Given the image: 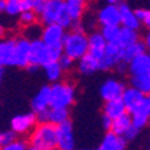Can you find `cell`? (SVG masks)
I'll use <instances>...</instances> for the list:
<instances>
[{
  "label": "cell",
  "instance_id": "obj_1",
  "mask_svg": "<svg viewBox=\"0 0 150 150\" xmlns=\"http://www.w3.org/2000/svg\"><path fill=\"white\" fill-rule=\"evenodd\" d=\"M78 24L79 22L72 24V30L66 34L62 46L63 54L71 56L75 60H79L88 52V35L84 34L82 27Z\"/></svg>",
  "mask_w": 150,
  "mask_h": 150
},
{
  "label": "cell",
  "instance_id": "obj_2",
  "mask_svg": "<svg viewBox=\"0 0 150 150\" xmlns=\"http://www.w3.org/2000/svg\"><path fill=\"white\" fill-rule=\"evenodd\" d=\"M28 142L30 146L38 147L40 150H51L54 147H58L56 125L51 122H39L31 131Z\"/></svg>",
  "mask_w": 150,
  "mask_h": 150
},
{
  "label": "cell",
  "instance_id": "obj_3",
  "mask_svg": "<svg viewBox=\"0 0 150 150\" xmlns=\"http://www.w3.org/2000/svg\"><path fill=\"white\" fill-rule=\"evenodd\" d=\"M63 54L62 47H51L47 46L40 38L31 40V55H30V63L43 67L44 64L50 62L59 60Z\"/></svg>",
  "mask_w": 150,
  "mask_h": 150
},
{
  "label": "cell",
  "instance_id": "obj_4",
  "mask_svg": "<svg viewBox=\"0 0 150 150\" xmlns=\"http://www.w3.org/2000/svg\"><path fill=\"white\" fill-rule=\"evenodd\" d=\"M75 100V87L69 82H55L51 86V107L70 109Z\"/></svg>",
  "mask_w": 150,
  "mask_h": 150
},
{
  "label": "cell",
  "instance_id": "obj_5",
  "mask_svg": "<svg viewBox=\"0 0 150 150\" xmlns=\"http://www.w3.org/2000/svg\"><path fill=\"white\" fill-rule=\"evenodd\" d=\"M66 12H67L66 0H47L44 9L39 15V23L44 25L59 23V20Z\"/></svg>",
  "mask_w": 150,
  "mask_h": 150
},
{
  "label": "cell",
  "instance_id": "obj_6",
  "mask_svg": "<svg viewBox=\"0 0 150 150\" xmlns=\"http://www.w3.org/2000/svg\"><path fill=\"white\" fill-rule=\"evenodd\" d=\"M36 125H38V117L34 111L19 114V115H15L11 119V129L18 135L31 134V131L34 130Z\"/></svg>",
  "mask_w": 150,
  "mask_h": 150
},
{
  "label": "cell",
  "instance_id": "obj_7",
  "mask_svg": "<svg viewBox=\"0 0 150 150\" xmlns=\"http://www.w3.org/2000/svg\"><path fill=\"white\" fill-rule=\"evenodd\" d=\"M30 55H31V40L25 36L18 38L15 42L12 66L27 69V66L30 64Z\"/></svg>",
  "mask_w": 150,
  "mask_h": 150
},
{
  "label": "cell",
  "instance_id": "obj_8",
  "mask_svg": "<svg viewBox=\"0 0 150 150\" xmlns=\"http://www.w3.org/2000/svg\"><path fill=\"white\" fill-rule=\"evenodd\" d=\"M66 28L63 25L58 24V23H52V24H46L43 27L40 39L51 47H62L63 40L66 38Z\"/></svg>",
  "mask_w": 150,
  "mask_h": 150
},
{
  "label": "cell",
  "instance_id": "obj_9",
  "mask_svg": "<svg viewBox=\"0 0 150 150\" xmlns=\"http://www.w3.org/2000/svg\"><path fill=\"white\" fill-rule=\"evenodd\" d=\"M58 147L62 150H75V134L71 121H66L56 126Z\"/></svg>",
  "mask_w": 150,
  "mask_h": 150
},
{
  "label": "cell",
  "instance_id": "obj_10",
  "mask_svg": "<svg viewBox=\"0 0 150 150\" xmlns=\"http://www.w3.org/2000/svg\"><path fill=\"white\" fill-rule=\"evenodd\" d=\"M125 88H126V86L123 82H121L119 79L109 78L103 82L99 88L100 98L103 100H111V99L122 98V94H123Z\"/></svg>",
  "mask_w": 150,
  "mask_h": 150
},
{
  "label": "cell",
  "instance_id": "obj_11",
  "mask_svg": "<svg viewBox=\"0 0 150 150\" xmlns=\"http://www.w3.org/2000/svg\"><path fill=\"white\" fill-rule=\"evenodd\" d=\"M98 23L102 25H117L121 24V12L119 4L109 3L99 9L98 12Z\"/></svg>",
  "mask_w": 150,
  "mask_h": 150
},
{
  "label": "cell",
  "instance_id": "obj_12",
  "mask_svg": "<svg viewBox=\"0 0 150 150\" xmlns=\"http://www.w3.org/2000/svg\"><path fill=\"white\" fill-rule=\"evenodd\" d=\"M146 98H147L146 94H144L142 91L135 88L134 86L126 87L123 94H122V100L125 103L127 112H131L133 110L137 109L138 106H141V105L146 100Z\"/></svg>",
  "mask_w": 150,
  "mask_h": 150
},
{
  "label": "cell",
  "instance_id": "obj_13",
  "mask_svg": "<svg viewBox=\"0 0 150 150\" xmlns=\"http://www.w3.org/2000/svg\"><path fill=\"white\" fill-rule=\"evenodd\" d=\"M51 107V86H43L31 99V111L39 114Z\"/></svg>",
  "mask_w": 150,
  "mask_h": 150
},
{
  "label": "cell",
  "instance_id": "obj_14",
  "mask_svg": "<svg viewBox=\"0 0 150 150\" xmlns=\"http://www.w3.org/2000/svg\"><path fill=\"white\" fill-rule=\"evenodd\" d=\"M126 146H127V141L123 135L115 134L109 130L103 137L98 150H126Z\"/></svg>",
  "mask_w": 150,
  "mask_h": 150
},
{
  "label": "cell",
  "instance_id": "obj_15",
  "mask_svg": "<svg viewBox=\"0 0 150 150\" xmlns=\"http://www.w3.org/2000/svg\"><path fill=\"white\" fill-rule=\"evenodd\" d=\"M130 75H142L150 72V54L142 52L127 63Z\"/></svg>",
  "mask_w": 150,
  "mask_h": 150
},
{
  "label": "cell",
  "instance_id": "obj_16",
  "mask_svg": "<svg viewBox=\"0 0 150 150\" xmlns=\"http://www.w3.org/2000/svg\"><path fill=\"white\" fill-rule=\"evenodd\" d=\"M107 46V40L102 35V32H93L88 35V52L93 56L100 59L105 55V50Z\"/></svg>",
  "mask_w": 150,
  "mask_h": 150
},
{
  "label": "cell",
  "instance_id": "obj_17",
  "mask_svg": "<svg viewBox=\"0 0 150 150\" xmlns=\"http://www.w3.org/2000/svg\"><path fill=\"white\" fill-rule=\"evenodd\" d=\"M119 12H121V25L122 27L138 30L139 25L142 24L141 20L138 19L135 11H133L126 3H119Z\"/></svg>",
  "mask_w": 150,
  "mask_h": 150
},
{
  "label": "cell",
  "instance_id": "obj_18",
  "mask_svg": "<svg viewBox=\"0 0 150 150\" xmlns=\"http://www.w3.org/2000/svg\"><path fill=\"white\" fill-rule=\"evenodd\" d=\"M130 115H131L133 125L138 129H144L149 123L150 122V107H149L147 98L141 106H138L137 109L130 112Z\"/></svg>",
  "mask_w": 150,
  "mask_h": 150
},
{
  "label": "cell",
  "instance_id": "obj_19",
  "mask_svg": "<svg viewBox=\"0 0 150 150\" xmlns=\"http://www.w3.org/2000/svg\"><path fill=\"white\" fill-rule=\"evenodd\" d=\"M125 112H127L126 106L122 98L118 99H111V100H105V106H103V114L114 121V119L119 118L121 115H123Z\"/></svg>",
  "mask_w": 150,
  "mask_h": 150
},
{
  "label": "cell",
  "instance_id": "obj_20",
  "mask_svg": "<svg viewBox=\"0 0 150 150\" xmlns=\"http://www.w3.org/2000/svg\"><path fill=\"white\" fill-rule=\"evenodd\" d=\"M76 62H78L76 69H78V71L82 75H91L99 70V59L93 56L90 52H87L84 56H82L81 59L76 60Z\"/></svg>",
  "mask_w": 150,
  "mask_h": 150
},
{
  "label": "cell",
  "instance_id": "obj_21",
  "mask_svg": "<svg viewBox=\"0 0 150 150\" xmlns=\"http://www.w3.org/2000/svg\"><path fill=\"white\" fill-rule=\"evenodd\" d=\"M16 39L0 40V63L1 66H12Z\"/></svg>",
  "mask_w": 150,
  "mask_h": 150
},
{
  "label": "cell",
  "instance_id": "obj_22",
  "mask_svg": "<svg viewBox=\"0 0 150 150\" xmlns=\"http://www.w3.org/2000/svg\"><path fill=\"white\" fill-rule=\"evenodd\" d=\"M66 9L71 16L72 22L78 23L86 9V0H66Z\"/></svg>",
  "mask_w": 150,
  "mask_h": 150
},
{
  "label": "cell",
  "instance_id": "obj_23",
  "mask_svg": "<svg viewBox=\"0 0 150 150\" xmlns=\"http://www.w3.org/2000/svg\"><path fill=\"white\" fill-rule=\"evenodd\" d=\"M146 44L145 42H135L134 44H130L127 47H123L122 48V62L129 63L131 59H134L135 56H138L139 54L146 52Z\"/></svg>",
  "mask_w": 150,
  "mask_h": 150
},
{
  "label": "cell",
  "instance_id": "obj_24",
  "mask_svg": "<svg viewBox=\"0 0 150 150\" xmlns=\"http://www.w3.org/2000/svg\"><path fill=\"white\" fill-rule=\"evenodd\" d=\"M133 126V121H131V115L130 112H125L123 115H121L119 118L114 119L111 123V129L110 130L115 134L119 135H125V133L129 129Z\"/></svg>",
  "mask_w": 150,
  "mask_h": 150
},
{
  "label": "cell",
  "instance_id": "obj_25",
  "mask_svg": "<svg viewBox=\"0 0 150 150\" xmlns=\"http://www.w3.org/2000/svg\"><path fill=\"white\" fill-rule=\"evenodd\" d=\"M43 71H44V75L46 78L51 82V83H55V82H59L63 76V70L60 67L59 62L55 60V62H50L47 64L43 66Z\"/></svg>",
  "mask_w": 150,
  "mask_h": 150
},
{
  "label": "cell",
  "instance_id": "obj_26",
  "mask_svg": "<svg viewBox=\"0 0 150 150\" xmlns=\"http://www.w3.org/2000/svg\"><path fill=\"white\" fill-rule=\"evenodd\" d=\"M70 119V110L66 107H50L48 109V122L54 125H60Z\"/></svg>",
  "mask_w": 150,
  "mask_h": 150
},
{
  "label": "cell",
  "instance_id": "obj_27",
  "mask_svg": "<svg viewBox=\"0 0 150 150\" xmlns=\"http://www.w3.org/2000/svg\"><path fill=\"white\" fill-rule=\"evenodd\" d=\"M139 40V35H138V30H133V28H127V27H122L121 30V35H119V40L118 44L123 48L127 47L130 44H134L135 42Z\"/></svg>",
  "mask_w": 150,
  "mask_h": 150
},
{
  "label": "cell",
  "instance_id": "obj_28",
  "mask_svg": "<svg viewBox=\"0 0 150 150\" xmlns=\"http://www.w3.org/2000/svg\"><path fill=\"white\" fill-rule=\"evenodd\" d=\"M130 84L142 91L144 94L149 95L150 94V72L149 74H142V75H131Z\"/></svg>",
  "mask_w": 150,
  "mask_h": 150
},
{
  "label": "cell",
  "instance_id": "obj_29",
  "mask_svg": "<svg viewBox=\"0 0 150 150\" xmlns=\"http://www.w3.org/2000/svg\"><path fill=\"white\" fill-rule=\"evenodd\" d=\"M122 25H102L100 32L105 36V39L107 40V43H118L119 40V35H121Z\"/></svg>",
  "mask_w": 150,
  "mask_h": 150
},
{
  "label": "cell",
  "instance_id": "obj_30",
  "mask_svg": "<svg viewBox=\"0 0 150 150\" xmlns=\"http://www.w3.org/2000/svg\"><path fill=\"white\" fill-rule=\"evenodd\" d=\"M122 62L121 58L118 56H112V55H105L99 59V70L100 71H110V70H114L118 67V64Z\"/></svg>",
  "mask_w": 150,
  "mask_h": 150
},
{
  "label": "cell",
  "instance_id": "obj_31",
  "mask_svg": "<svg viewBox=\"0 0 150 150\" xmlns=\"http://www.w3.org/2000/svg\"><path fill=\"white\" fill-rule=\"evenodd\" d=\"M38 22H39V15L35 12L34 9L23 11V12L19 15V23H20L22 27H28V25H32Z\"/></svg>",
  "mask_w": 150,
  "mask_h": 150
},
{
  "label": "cell",
  "instance_id": "obj_32",
  "mask_svg": "<svg viewBox=\"0 0 150 150\" xmlns=\"http://www.w3.org/2000/svg\"><path fill=\"white\" fill-rule=\"evenodd\" d=\"M23 12L22 0H6V13L9 16H19Z\"/></svg>",
  "mask_w": 150,
  "mask_h": 150
},
{
  "label": "cell",
  "instance_id": "obj_33",
  "mask_svg": "<svg viewBox=\"0 0 150 150\" xmlns=\"http://www.w3.org/2000/svg\"><path fill=\"white\" fill-rule=\"evenodd\" d=\"M47 0H22L23 3V11L27 9H34L38 15H40L42 11L44 9Z\"/></svg>",
  "mask_w": 150,
  "mask_h": 150
},
{
  "label": "cell",
  "instance_id": "obj_34",
  "mask_svg": "<svg viewBox=\"0 0 150 150\" xmlns=\"http://www.w3.org/2000/svg\"><path fill=\"white\" fill-rule=\"evenodd\" d=\"M28 144L24 139H15L13 142H9V144H6L0 147V150H28Z\"/></svg>",
  "mask_w": 150,
  "mask_h": 150
},
{
  "label": "cell",
  "instance_id": "obj_35",
  "mask_svg": "<svg viewBox=\"0 0 150 150\" xmlns=\"http://www.w3.org/2000/svg\"><path fill=\"white\" fill-rule=\"evenodd\" d=\"M59 64H60V67H62V70L63 71H70V70L74 67V63H75V59H72L71 56H69V55H66V54H62V56L59 58Z\"/></svg>",
  "mask_w": 150,
  "mask_h": 150
},
{
  "label": "cell",
  "instance_id": "obj_36",
  "mask_svg": "<svg viewBox=\"0 0 150 150\" xmlns=\"http://www.w3.org/2000/svg\"><path fill=\"white\" fill-rule=\"evenodd\" d=\"M135 13L141 20V23L150 30V9H135Z\"/></svg>",
  "mask_w": 150,
  "mask_h": 150
},
{
  "label": "cell",
  "instance_id": "obj_37",
  "mask_svg": "<svg viewBox=\"0 0 150 150\" xmlns=\"http://www.w3.org/2000/svg\"><path fill=\"white\" fill-rule=\"evenodd\" d=\"M1 138H3V145H6V144H9V142H13L15 139H18V134H16L12 129H9V130L1 131Z\"/></svg>",
  "mask_w": 150,
  "mask_h": 150
},
{
  "label": "cell",
  "instance_id": "obj_38",
  "mask_svg": "<svg viewBox=\"0 0 150 150\" xmlns=\"http://www.w3.org/2000/svg\"><path fill=\"white\" fill-rule=\"evenodd\" d=\"M139 130H141V129L135 127V126L133 125V126H131V127L125 133V135H123V137H125V139L127 141V142H131V141H134L135 138L138 137V134H139Z\"/></svg>",
  "mask_w": 150,
  "mask_h": 150
},
{
  "label": "cell",
  "instance_id": "obj_39",
  "mask_svg": "<svg viewBox=\"0 0 150 150\" xmlns=\"http://www.w3.org/2000/svg\"><path fill=\"white\" fill-rule=\"evenodd\" d=\"M111 123H112V119L110 118V117H107V115H105V114H103V117H102V125H103V127L106 129L107 131L111 129Z\"/></svg>",
  "mask_w": 150,
  "mask_h": 150
},
{
  "label": "cell",
  "instance_id": "obj_40",
  "mask_svg": "<svg viewBox=\"0 0 150 150\" xmlns=\"http://www.w3.org/2000/svg\"><path fill=\"white\" fill-rule=\"evenodd\" d=\"M39 69H40V66L32 64V63H30V64L27 66V70H28V71H30V72H36Z\"/></svg>",
  "mask_w": 150,
  "mask_h": 150
},
{
  "label": "cell",
  "instance_id": "obj_41",
  "mask_svg": "<svg viewBox=\"0 0 150 150\" xmlns=\"http://www.w3.org/2000/svg\"><path fill=\"white\" fill-rule=\"evenodd\" d=\"M145 44H146V47L150 50V31L146 34V36H145Z\"/></svg>",
  "mask_w": 150,
  "mask_h": 150
},
{
  "label": "cell",
  "instance_id": "obj_42",
  "mask_svg": "<svg viewBox=\"0 0 150 150\" xmlns=\"http://www.w3.org/2000/svg\"><path fill=\"white\" fill-rule=\"evenodd\" d=\"M0 12H6V0H0Z\"/></svg>",
  "mask_w": 150,
  "mask_h": 150
},
{
  "label": "cell",
  "instance_id": "obj_43",
  "mask_svg": "<svg viewBox=\"0 0 150 150\" xmlns=\"http://www.w3.org/2000/svg\"><path fill=\"white\" fill-rule=\"evenodd\" d=\"M4 34H6V30H4V27L1 24H0V38L4 36Z\"/></svg>",
  "mask_w": 150,
  "mask_h": 150
},
{
  "label": "cell",
  "instance_id": "obj_44",
  "mask_svg": "<svg viewBox=\"0 0 150 150\" xmlns=\"http://www.w3.org/2000/svg\"><path fill=\"white\" fill-rule=\"evenodd\" d=\"M1 81H3V67H0V84H1Z\"/></svg>",
  "mask_w": 150,
  "mask_h": 150
},
{
  "label": "cell",
  "instance_id": "obj_45",
  "mask_svg": "<svg viewBox=\"0 0 150 150\" xmlns=\"http://www.w3.org/2000/svg\"><path fill=\"white\" fill-rule=\"evenodd\" d=\"M107 3H112V4H117V3H119L121 0H106Z\"/></svg>",
  "mask_w": 150,
  "mask_h": 150
},
{
  "label": "cell",
  "instance_id": "obj_46",
  "mask_svg": "<svg viewBox=\"0 0 150 150\" xmlns=\"http://www.w3.org/2000/svg\"><path fill=\"white\" fill-rule=\"evenodd\" d=\"M3 146V138H1V131H0V147Z\"/></svg>",
  "mask_w": 150,
  "mask_h": 150
},
{
  "label": "cell",
  "instance_id": "obj_47",
  "mask_svg": "<svg viewBox=\"0 0 150 150\" xmlns=\"http://www.w3.org/2000/svg\"><path fill=\"white\" fill-rule=\"evenodd\" d=\"M28 150H40V149H38V147H34V146H30V147H28Z\"/></svg>",
  "mask_w": 150,
  "mask_h": 150
},
{
  "label": "cell",
  "instance_id": "obj_48",
  "mask_svg": "<svg viewBox=\"0 0 150 150\" xmlns=\"http://www.w3.org/2000/svg\"><path fill=\"white\" fill-rule=\"evenodd\" d=\"M147 102H149V107H150V94L147 95Z\"/></svg>",
  "mask_w": 150,
  "mask_h": 150
},
{
  "label": "cell",
  "instance_id": "obj_49",
  "mask_svg": "<svg viewBox=\"0 0 150 150\" xmlns=\"http://www.w3.org/2000/svg\"><path fill=\"white\" fill-rule=\"evenodd\" d=\"M51 150H62V149H59V147H54V149H51Z\"/></svg>",
  "mask_w": 150,
  "mask_h": 150
},
{
  "label": "cell",
  "instance_id": "obj_50",
  "mask_svg": "<svg viewBox=\"0 0 150 150\" xmlns=\"http://www.w3.org/2000/svg\"><path fill=\"white\" fill-rule=\"evenodd\" d=\"M82 150H95V149H82ZM98 150V149H97Z\"/></svg>",
  "mask_w": 150,
  "mask_h": 150
},
{
  "label": "cell",
  "instance_id": "obj_51",
  "mask_svg": "<svg viewBox=\"0 0 150 150\" xmlns=\"http://www.w3.org/2000/svg\"><path fill=\"white\" fill-rule=\"evenodd\" d=\"M0 67H3V66H1V63H0Z\"/></svg>",
  "mask_w": 150,
  "mask_h": 150
}]
</instances>
